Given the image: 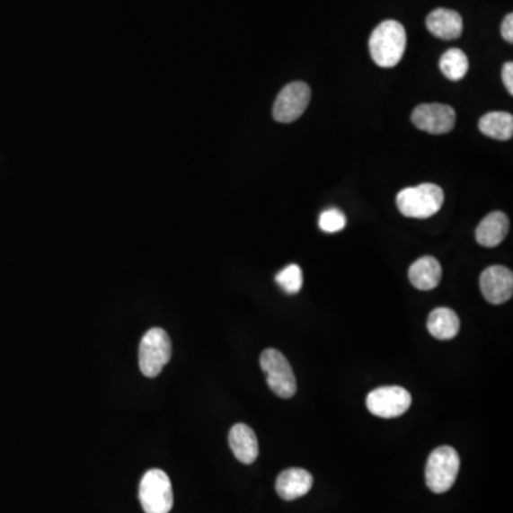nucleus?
<instances>
[{"instance_id": "nucleus-8", "label": "nucleus", "mask_w": 513, "mask_h": 513, "mask_svg": "<svg viewBox=\"0 0 513 513\" xmlns=\"http://www.w3.org/2000/svg\"><path fill=\"white\" fill-rule=\"evenodd\" d=\"M310 101L311 89L307 83H289L277 96L272 116L279 123H293L307 111Z\"/></svg>"}, {"instance_id": "nucleus-7", "label": "nucleus", "mask_w": 513, "mask_h": 513, "mask_svg": "<svg viewBox=\"0 0 513 513\" xmlns=\"http://www.w3.org/2000/svg\"><path fill=\"white\" fill-rule=\"evenodd\" d=\"M412 398L402 386H381L367 396V408L376 417L398 418L410 410Z\"/></svg>"}, {"instance_id": "nucleus-22", "label": "nucleus", "mask_w": 513, "mask_h": 513, "mask_svg": "<svg viewBox=\"0 0 513 513\" xmlns=\"http://www.w3.org/2000/svg\"><path fill=\"white\" fill-rule=\"evenodd\" d=\"M500 33H502V38L508 41V43H512L513 41V14H508L507 18L503 19L502 28H500Z\"/></svg>"}, {"instance_id": "nucleus-10", "label": "nucleus", "mask_w": 513, "mask_h": 513, "mask_svg": "<svg viewBox=\"0 0 513 513\" xmlns=\"http://www.w3.org/2000/svg\"><path fill=\"white\" fill-rule=\"evenodd\" d=\"M481 291L488 303L495 305L507 303L512 298V271L503 266L488 267L481 276Z\"/></svg>"}, {"instance_id": "nucleus-5", "label": "nucleus", "mask_w": 513, "mask_h": 513, "mask_svg": "<svg viewBox=\"0 0 513 513\" xmlns=\"http://www.w3.org/2000/svg\"><path fill=\"white\" fill-rule=\"evenodd\" d=\"M138 500L146 513H169L172 508V486L162 469H150L138 486Z\"/></svg>"}, {"instance_id": "nucleus-18", "label": "nucleus", "mask_w": 513, "mask_h": 513, "mask_svg": "<svg viewBox=\"0 0 513 513\" xmlns=\"http://www.w3.org/2000/svg\"><path fill=\"white\" fill-rule=\"evenodd\" d=\"M439 69L449 80H461L469 70V60L461 49H449L439 60Z\"/></svg>"}, {"instance_id": "nucleus-9", "label": "nucleus", "mask_w": 513, "mask_h": 513, "mask_svg": "<svg viewBox=\"0 0 513 513\" xmlns=\"http://www.w3.org/2000/svg\"><path fill=\"white\" fill-rule=\"evenodd\" d=\"M456 114L448 104H420L412 113V123L431 135H445L454 128Z\"/></svg>"}, {"instance_id": "nucleus-20", "label": "nucleus", "mask_w": 513, "mask_h": 513, "mask_svg": "<svg viewBox=\"0 0 513 513\" xmlns=\"http://www.w3.org/2000/svg\"><path fill=\"white\" fill-rule=\"evenodd\" d=\"M320 228L325 233H338V231L344 230L347 226V218L344 213L338 210V208H330L321 214L320 221H318Z\"/></svg>"}, {"instance_id": "nucleus-4", "label": "nucleus", "mask_w": 513, "mask_h": 513, "mask_svg": "<svg viewBox=\"0 0 513 513\" xmlns=\"http://www.w3.org/2000/svg\"><path fill=\"white\" fill-rule=\"evenodd\" d=\"M172 358V341L162 328H152L146 332L138 347V367L143 376L155 378Z\"/></svg>"}, {"instance_id": "nucleus-15", "label": "nucleus", "mask_w": 513, "mask_h": 513, "mask_svg": "<svg viewBox=\"0 0 513 513\" xmlns=\"http://www.w3.org/2000/svg\"><path fill=\"white\" fill-rule=\"evenodd\" d=\"M411 284L420 291L437 288L441 283L442 267L434 257H422L410 267Z\"/></svg>"}, {"instance_id": "nucleus-14", "label": "nucleus", "mask_w": 513, "mask_h": 513, "mask_svg": "<svg viewBox=\"0 0 513 513\" xmlns=\"http://www.w3.org/2000/svg\"><path fill=\"white\" fill-rule=\"evenodd\" d=\"M509 231V220L502 211L488 214L476 228V242L483 247L492 248L505 240Z\"/></svg>"}, {"instance_id": "nucleus-19", "label": "nucleus", "mask_w": 513, "mask_h": 513, "mask_svg": "<svg viewBox=\"0 0 513 513\" xmlns=\"http://www.w3.org/2000/svg\"><path fill=\"white\" fill-rule=\"evenodd\" d=\"M276 281L283 288L284 293H300V289L303 288V271H301L300 266L289 264L277 274Z\"/></svg>"}, {"instance_id": "nucleus-16", "label": "nucleus", "mask_w": 513, "mask_h": 513, "mask_svg": "<svg viewBox=\"0 0 513 513\" xmlns=\"http://www.w3.org/2000/svg\"><path fill=\"white\" fill-rule=\"evenodd\" d=\"M427 328L432 337L439 341H448L456 337L461 328L458 315L451 308H437L429 314Z\"/></svg>"}, {"instance_id": "nucleus-13", "label": "nucleus", "mask_w": 513, "mask_h": 513, "mask_svg": "<svg viewBox=\"0 0 513 513\" xmlns=\"http://www.w3.org/2000/svg\"><path fill=\"white\" fill-rule=\"evenodd\" d=\"M427 28L435 38L442 39V40H455L464 31V22L458 12L439 7L428 14Z\"/></svg>"}, {"instance_id": "nucleus-21", "label": "nucleus", "mask_w": 513, "mask_h": 513, "mask_svg": "<svg viewBox=\"0 0 513 513\" xmlns=\"http://www.w3.org/2000/svg\"><path fill=\"white\" fill-rule=\"evenodd\" d=\"M502 79L505 83V87H507L508 92H509L510 96L513 94V63H505L502 69Z\"/></svg>"}, {"instance_id": "nucleus-17", "label": "nucleus", "mask_w": 513, "mask_h": 513, "mask_svg": "<svg viewBox=\"0 0 513 513\" xmlns=\"http://www.w3.org/2000/svg\"><path fill=\"white\" fill-rule=\"evenodd\" d=\"M479 130L495 140H510L513 136V116L507 111H491L479 120Z\"/></svg>"}, {"instance_id": "nucleus-6", "label": "nucleus", "mask_w": 513, "mask_h": 513, "mask_svg": "<svg viewBox=\"0 0 513 513\" xmlns=\"http://www.w3.org/2000/svg\"><path fill=\"white\" fill-rule=\"evenodd\" d=\"M261 369L266 374L267 384L272 393L279 398L288 400L296 395V381L293 368L289 366L288 359L284 354L277 349H269L262 352L260 358Z\"/></svg>"}, {"instance_id": "nucleus-1", "label": "nucleus", "mask_w": 513, "mask_h": 513, "mask_svg": "<svg viewBox=\"0 0 513 513\" xmlns=\"http://www.w3.org/2000/svg\"><path fill=\"white\" fill-rule=\"evenodd\" d=\"M407 49V31L400 22L379 23L369 38V53L379 67H395L402 60Z\"/></svg>"}, {"instance_id": "nucleus-11", "label": "nucleus", "mask_w": 513, "mask_h": 513, "mask_svg": "<svg viewBox=\"0 0 513 513\" xmlns=\"http://www.w3.org/2000/svg\"><path fill=\"white\" fill-rule=\"evenodd\" d=\"M313 475L305 469L289 468L279 473L276 491L284 500H296L307 495L313 488Z\"/></svg>"}, {"instance_id": "nucleus-12", "label": "nucleus", "mask_w": 513, "mask_h": 513, "mask_svg": "<svg viewBox=\"0 0 513 513\" xmlns=\"http://www.w3.org/2000/svg\"><path fill=\"white\" fill-rule=\"evenodd\" d=\"M228 444L235 458L245 465L259 458V439L248 425L237 424L231 428Z\"/></svg>"}, {"instance_id": "nucleus-2", "label": "nucleus", "mask_w": 513, "mask_h": 513, "mask_svg": "<svg viewBox=\"0 0 513 513\" xmlns=\"http://www.w3.org/2000/svg\"><path fill=\"white\" fill-rule=\"evenodd\" d=\"M444 191L437 184L425 183L401 190L396 206L402 216L410 218H429L441 210Z\"/></svg>"}, {"instance_id": "nucleus-3", "label": "nucleus", "mask_w": 513, "mask_h": 513, "mask_svg": "<svg viewBox=\"0 0 513 513\" xmlns=\"http://www.w3.org/2000/svg\"><path fill=\"white\" fill-rule=\"evenodd\" d=\"M461 459L451 447H439L432 451L425 468L427 486L434 493L448 492L458 478Z\"/></svg>"}]
</instances>
